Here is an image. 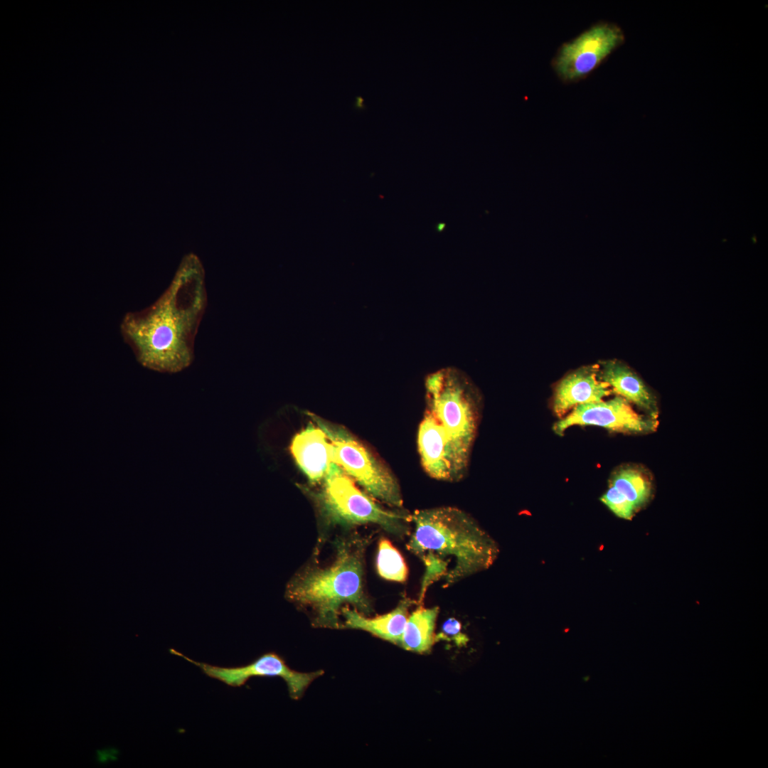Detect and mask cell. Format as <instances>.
<instances>
[{
  "label": "cell",
  "mask_w": 768,
  "mask_h": 768,
  "mask_svg": "<svg viewBox=\"0 0 768 768\" xmlns=\"http://www.w3.org/2000/svg\"><path fill=\"white\" fill-rule=\"evenodd\" d=\"M574 425L598 426L620 432L647 433L656 430L658 421L657 418L638 414L626 400L617 395L607 401L577 405L568 415L554 425L553 430L562 435L567 428Z\"/></svg>",
  "instance_id": "9"
},
{
  "label": "cell",
  "mask_w": 768,
  "mask_h": 768,
  "mask_svg": "<svg viewBox=\"0 0 768 768\" xmlns=\"http://www.w3.org/2000/svg\"><path fill=\"white\" fill-rule=\"evenodd\" d=\"M625 40L622 28L599 21L570 41L563 43L551 60V66L564 83L586 78Z\"/></svg>",
  "instance_id": "7"
},
{
  "label": "cell",
  "mask_w": 768,
  "mask_h": 768,
  "mask_svg": "<svg viewBox=\"0 0 768 768\" xmlns=\"http://www.w3.org/2000/svg\"><path fill=\"white\" fill-rule=\"evenodd\" d=\"M364 549L365 542L358 538L340 541L330 565L307 567L290 580L287 598L310 609L314 624L320 627L341 628L344 604L370 614L372 605L364 588Z\"/></svg>",
  "instance_id": "3"
},
{
  "label": "cell",
  "mask_w": 768,
  "mask_h": 768,
  "mask_svg": "<svg viewBox=\"0 0 768 768\" xmlns=\"http://www.w3.org/2000/svg\"><path fill=\"white\" fill-rule=\"evenodd\" d=\"M169 651L198 666L207 676L231 687H240L252 677L279 676L284 680L290 697L295 700L300 698L312 681L324 673L323 671L302 673L292 670L274 652L264 654L245 666L223 667L196 661L173 649Z\"/></svg>",
  "instance_id": "8"
},
{
  "label": "cell",
  "mask_w": 768,
  "mask_h": 768,
  "mask_svg": "<svg viewBox=\"0 0 768 768\" xmlns=\"http://www.w3.org/2000/svg\"><path fill=\"white\" fill-rule=\"evenodd\" d=\"M332 445L333 460L373 498L400 508L403 499L391 471L346 428L311 415Z\"/></svg>",
  "instance_id": "6"
},
{
  "label": "cell",
  "mask_w": 768,
  "mask_h": 768,
  "mask_svg": "<svg viewBox=\"0 0 768 768\" xmlns=\"http://www.w3.org/2000/svg\"><path fill=\"white\" fill-rule=\"evenodd\" d=\"M612 392L609 385L599 378L597 366L582 367L565 376L556 387L553 412L561 419L577 405L600 402Z\"/></svg>",
  "instance_id": "11"
},
{
  "label": "cell",
  "mask_w": 768,
  "mask_h": 768,
  "mask_svg": "<svg viewBox=\"0 0 768 768\" xmlns=\"http://www.w3.org/2000/svg\"><path fill=\"white\" fill-rule=\"evenodd\" d=\"M377 570L388 580L404 582L407 577L408 570L402 556L386 538H382L378 544Z\"/></svg>",
  "instance_id": "17"
},
{
  "label": "cell",
  "mask_w": 768,
  "mask_h": 768,
  "mask_svg": "<svg viewBox=\"0 0 768 768\" xmlns=\"http://www.w3.org/2000/svg\"><path fill=\"white\" fill-rule=\"evenodd\" d=\"M599 377L612 388V392L645 411L649 416L657 418L656 397L639 377L626 365L617 361H607L599 368Z\"/></svg>",
  "instance_id": "15"
},
{
  "label": "cell",
  "mask_w": 768,
  "mask_h": 768,
  "mask_svg": "<svg viewBox=\"0 0 768 768\" xmlns=\"http://www.w3.org/2000/svg\"><path fill=\"white\" fill-rule=\"evenodd\" d=\"M207 304L205 272L198 257L186 255L165 292L147 308L128 312L120 331L144 367L175 373L194 358V343Z\"/></svg>",
  "instance_id": "1"
},
{
  "label": "cell",
  "mask_w": 768,
  "mask_h": 768,
  "mask_svg": "<svg viewBox=\"0 0 768 768\" xmlns=\"http://www.w3.org/2000/svg\"><path fill=\"white\" fill-rule=\"evenodd\" d=\"M315 500L326 525L352 526L373 523L398 536L409 533L411 515L390 511L361 491L344 471L333 462Z\"/></svg>",
  "instance_id": "5"
},
{
  "label": "cell",
  "mask_w": 768,
  "mask_h": 768,
  "mask_svg": "<svg viewBox=\"0 0 768 768\" xmlns=\"http://www.w3.org/2000/svg\"><path fill=\"white\" fill-rule=\"evenodd\" d=\"M291 451L298 466L312 483L322 481L334 462L331 443L323 430L313 424L294 437Z\"/></svg>",
  "instance_id": "12"
},
{
  "label": "cell",
  "mask_w": 768,
  "mask_h": 768,
  "mask_svg": "<svg viewBox=\"0 0 768 768\" xmlns=\"http://www.w3.org/2000/svg\"><path fill=\"white\" fill-rule=\"evenodd\" d=\"M417 445L426 472L442 481H454L449 443L434 415L427 410L419 427Z\"/></svg>",
  "instance_id": "13"
},
{
  "label": "cell",
  "mask_w": 768,
  "mask_h": 768,
  "mask_svg": "<svg viewBox=\"0 0 768 768\" xmlns=\"http://www.w3.org/2000/svg\"><path fill=\"white\" fill-rule=\"evenodd\" d=\"M461 630V623L454 618H449L443 624L441 632L436 635V641H453L459 646H464L468 641V638Z\"/></svg>",
  "instance_id": "18"
},
{
  "label": "cell",
  "mask_w": 768,
  "mask_h": 768,
  "mask_svg": "<svg viewBox=\"0 0 768 768\" xmlns=\"http://www.w3.org/2000/svg\"><path fill=\"white\" fill-rule=\"evenodd\" d=\"M427 409L449 443L454 481L466 471L476 432L480 395L469 378L448 367L428 375L425 383Z\"/></svg>",
  "instance_id": "4"
},
{
  "label": "cell",
  "mask_w": 768,
  "mask_h": 768,
  "mask_svg": "<svg viewBox=\"0 0 768 768\" xmlns=\"http://www.w3.org/2000/svg\"><path fill=\"white\" fill-rule=\"evenodd\" d=\"M439 607L420 606L407 618L402 637L401 646L407 651L423 654L430 651L436 642L435 624Z\"/></svg>",
  "instance_id": "16"
},
{
  "label": "cell",
  "mask_w": 768,
  "mask_h": 768,
  "mask_svg": "<svg viewBox=\"0 0 768 768\" xmlns=\"http://www.w3.org/2000/svg\"><path fill=\"white\" fill-rule=\"evenodd\" d=\"M407 549L424 563L420 604L428 587L443 578L447 587L489 569L499 554L494 539L470 515L452 506L417 510Z\"/></svg>",
  "instance_id": "2"
},
{
  "label": "cell",
  "mask_w": 768,
  "mask_h": 768,
  "mask_svg": "<svg viewBox=\"0 0 768 768\" xmlns=\"http://www.w3.org/2000/svg\"><path fill=\"white\" fill-rule=\"evenodd\" d=\"M651 483L639 466L619 468L612 475L601 501L619 518L630 520L649 499Z\"/></svg>",
  "instance_id": "10"
},
{
  "label": "cell",
  "mask_w": 768,
  "mask_h": 768,
  "mask_svg": "<svg viewBox=\"0 0 768 768\" xmlns=\"http://www.w3.org/2000/svg\"><path fill=\"white\" fill-rule=\"evenodd\" d=\"M353 107L358 110H366V105L364 103V100H363V97H361L360 96H356V101H355Z\"/></svg>",
  "instance_id": "19"
},
{
  "label": "cell",
  "mask_w": 768,
  "mask_h": 768,
  "mask_svg": "<svg viewBox=\"0 0 768 768\" xmlns=\"http://www.w3.org/2000/svg\"><path fill=\"white\" fill-rule=\"evenodd\" d=\"M415 602L403 598L391 612L375 617H367L356 609L344 606L341 609V628L361 629L401 646L408 609Z\"/></svg>",
  "instance_id": "14"
}]
</instances>
